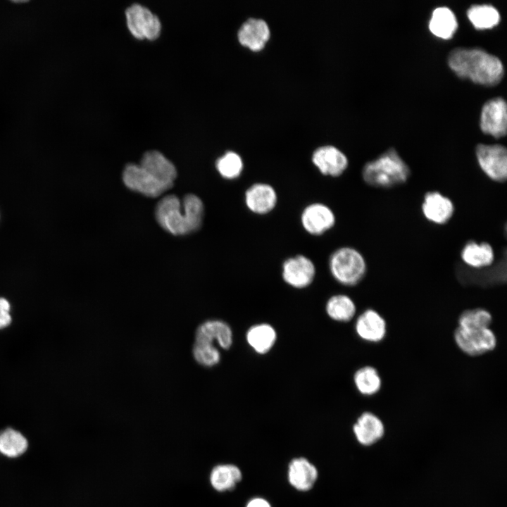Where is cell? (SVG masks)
<instances>
[{
  "label": "cell",
  "mask_w": 507,
  "mask_h": 507,
  "mask_svg": "<svg viewBox=\"0 0 507 507\" xmlns=\"http://www.w3.org/2000/svg\"><path fill=\"white\" fill-rule=\"evenodd\" d=\"M204 204L199 197L188 194L182 201L175 195L163 197L155 211L158 224L173 235H184L197 230L202 224Z\"/></svg>",
  "instance_id": "1"
},
{
  "label": "cell",
  "mask_w": 507,
  "mask_h": 507,
  "mask_svg": "<svg viewBox=\"0 0 507 507\" xmlns=\"http://www.w3.org/2000/svg\"><path fill=\"white\" fill-rule=\"evenodd\" d=\"M448 63L460 77L484 85L498 84L503 75L500 59L480 48H455L449 53Z\"/></svg>",
  "instance_id": "2"
},
{
  "label": "cell",
  "mask_w": 507,
  "mask_h": 507,
  "mask_svg": "<svg viewBox=\"0 0 507 507\" xmlns=\"http://www.w3.org/2000/svg\"><path fill=\"white\" fill-rule=\"evenodd\" d=\"M361 175L370 186L390 188L405 183L411 175V170L397 151L390 148L367 162L363 167Z\"/></svg>",
  "instance_id": "3"
},
{
  "label": "cell",
  "mask_w": 507,
  "mask_h": 507,
  "mask_svg": "<svg viewBox=\"0 0 507 507\" xmlns=\"http://www.w3.org/2000/svg\"><path fill=\"white\" fill-rule=\"evenodd\" d=\"M328 267L333 278L348 287L358 284L367 273L365 258L351 246H342L334 250L329 257Z\"/></svg>",
  "instance_id": "4"
},
{
  "label": "cell",
  "mask_w": 507,
  "mask_h": 507,
  "mask_svg": "<svg viewBox=\"0 0 507 507\" xmlns=\"http://www.w3.org/2000/svg\"><path fill=\"white\" fill-rule=\"evenodd\" d=\"M477 163L490 180L502 183L507 179V150L501 144H479L475 149Z\"/></svg>",
  "instance_id": "5"
},
{
  "label": "cell",
  "mask_w": 507,
  "mask_h": 507,
  "mask_svg": "<svg viewBox=\"0 0 507 507\" xmlns=\"http://www.w3.org/2000/svg\"><path fill=\"white\" fill-rule=\"evenodd\" d=\"M457 346L465 354L480 356L494 350L496 337L490 327L466 329L457 327L453 333Z\"/></svg>",
  "instance_id": "6"
},
{
  "label": "cell",
  "mask_w": 507,
  "mask_h": 507,
  "mask_svg": "<svg viewBox=\"0 0 507 507\" xmlns=\"http://www.w3.org/2000/svg\"><path fill=\"white\" fill-rule=\"evenodd\" d=\"M123 180L125 186L131 190L149 197H157L173 187L139 164H127L123 171Z\"/></svg>",
  "instance_id": "7"
},
{
  "label": "cell",
  "mask_w": 507,
  "mask_h": 507,
  "mask_svg": "<svg viewBox=\"0 0 507 507\" xmlns=\"http://www.w3.org/2000/svg\"><path fill=\"white\" fill-rule=\"evenodd\" d=\"M125 14L127 27L134 37L154 39L159 35L160 20L148 8L134 4L126 9Z\"/></svg>",
  "instance_id": "8"
},
{
  "label": "cell",
  "mask_w": 507,
  "mask_h": 507,
  "mask_svg": "<svg viewBox=\"0 0 507 507\" xmlns=\"http://www.w3.org/2000/svg\"><path fill=\"white\" fill-rule=\"evenodd\" d=\"M315 274L316 268L313 261L302 254L287 258L282 263V279L294 288L308 287L313 282Z\"/></svg>",
  "instance_id": "9"
},
{
  "label": "cell",
  "mask_w": 507,
  "mask_h": 507,
  "mask_svg": "<svg viewBox=\"0 0 507 507\" xmlns=\"http://www.w3.org/2000/svg\"><path fill=\"white\" fill-rule=\"evenodd\" d=\"M300 220L306 232L313 236H319L334 227L336 217L328 206L320 202H314L303 209Z\"/></svg>",
  "instance_id": "10"
},
{
  "label": "cell",
  "mask_w": 507,
  "mask_h": 507,
  "mask_svg": "<svg viewBox=\"0 0 507 507\" xmlns=\"http://www.w3.org/2000/svg\"><path fill=\"white\" fill-rule=\"evenodd\" d=\"M482 131L495 138H501L506 134L507 106L501 97L487 101L483 106L480 115Z\"/></svg>",
  "instance_id": "11"
},
{
  "label": "cell",
  "mask_w": 507,
  "mask_h": 507,
  "mask_svg": "<svg viewBox=\"0 0 507 507\" xmlns=\"http://www.w3.org/2000/svg\"><path fill=\"white\" fill-rule=\"evenodd\" d=\"M311 160L321 174L332 177L342 175L349 165L346 156L332 145L317 148L312 154Z\"/></svg>",
  "instance_id": "12"
},
{
  "label": "cell",
  "mask_w": 507,
  "mask_h": 507,
  "mask_svg": "<svg viewBox=\"0 0 507 507\" xmlns=\"http://www.w3.org/2000/svg\"><path fill=\"white\" fill-rule=\"evenodd\" d=\"M421 210L428 221L436 225H444L451 219L455 207L448 196L438 191H430L424 195Z\"/></svg>",
  "instance_id": "13"
},
{
  "label": "cell",
  "mask_w": 507,
  "mask_h": 507,
  "mask_svg": "<svg viewBox=\"0 0 507 507\" xmlns=\"http://www.w3.org/2000/svg\"><path fill=\"white\" fill-rule=\"evenodd\" d=\"M244 203L253 213L265 215L271 212L277 203V194L275 188L265 182L251 184L245 191Z\"/></svg>",
  "instance_id": "14"
},
{
  "label": "cell",
  "mask_w": 507,
  "mask_h": 507,
  "mask_svg": "<svg viewBox=\"0 0 507 507\" xmlns=\"http://www.w3.org/2000/svg\"><path fill=\"white\" fill-rule=\"evenodd\" d=\"M355 330L363 340L377 343L383 340L387 334L384 318L375 310L367 309L356 319Z\"/></svg>",
  "instance_id": "15"
},
{
  "label": "cell",
  "mask_w": 507,
  "mask_h": 507,
  "mask_svg": "<svg viewBox=\"0 0 507 507\" xmlns=\"http://www.w3.org/2000/svg\"><path fill=\"white\" fill-rule=\"evenodd\" d=\"M196 342L213 344L215 341L223 349L231 347L233 341L230 326L220 320H208L201 323L196 332Z\"/></svg>",
  "instance_id": "16"
},
{
  "label": "cell",
  "mask_w": 507,
  "mask_h": 507,
  "mask_svg": "<svg viewBox=\"0 0 507 507\" xmlns=\"http://www.w3.org/2000/svg\"><path fill=\"white\" fill-rule=\"evenodd\" d=\"M270 28L261 18H250L245 20L238 30L239 42L253 51L263 48L270 37Z\"/></svg>",
  "instance_id": "17"
},
{
  "label": "cell",
  "mask_w": 507,
  "mask_h": 507,
  "mask_svg": "<svg viewBox=\"0 0 507 507\" xmlns=\"http://www.w3.org/2000/svg\"><path fill=\"white\" fill-rule=\"evenodd\" d=\"M384 430L382 420L368 411L363 413L353 426V432L357 441L364 446H371L377 443L384 436Z\"/></svg>",
  "instance_id": "18"
},
{
  "label": "cell",
  "mask_w": 507,
  "mask_h": 507,
  "mask_svg": "<svg viewBox=\"0 0 507 507\" xmlns=\"http://www.w3.org/2000/svg\"><path fill=\"white\" fill-rule=\"evenodd\" d=\"M318 478L315 466L306 458H294L288 468V480L290 484L299 491L310 490Z\"/></svg>",
  "instance_id": "19"
},
{
  "label": "cell",
  "mask_w": 507,
  "mask_h": 507,
  "mask_svg": "<svg viewBox=\"0 0 507 507\" xmlns=\"http://www.w3.org/2000/svg\"><path fill=\"white\" fill-rule=\"evenodd\" d=\"M461 258L468 266L475 269H482L493 264L495 252L492 246L488 242L470 240L462 248Z\"/></svg>",
  "instance_id": "20"
},
{
  "label": "cell",
  "mask_w": 507,
  "mask_h": 507,
  "mask_svg": "<svg viewBox=\"0 0 507 507\" xmlns=\"http://www.w3.org/2000/svg\"><path fill=\"white\" fill-rule=\"evenodd\" d=\"M164 182L173 185L177 171L173 163L158 151H146L139 164Z\"/></svg>",
  "instance_id": "21"
},
{
  "label": "cell",
  "mask_w": 507,
  "mask_h": 507,
  "mask_svg": "<svg viewBox=\"0 0 507 507\" xmlns=\"http://www.w3.org/2000/svg\"><path fill=\"white\" fill-rule=\"evenodd\" d=\"M249 346L258 354L269 352L277 340L275 328L268 323H258L250 327L246 333Z\"/></svg>",
  "instance_id": "22"
},
{
  "label": "cell",
  "mask_w": 507,
  "mask_h": 507,
  "mask_svg": "<svg viewBox=\"0 0 507 507\" xmlns=\"http://www.w3.org/2000/svg\"><path fill=\"white\" fill-rule=\"evenodd\" d=\"M240 469L232 464H219L213 468L209 475L211 486L218 492L233 489L242 480Z\"/></svg>",
  "instance_id": "23"
},
{
  "label": "cell",
  "mask_w": 507,
  "mask_h": 507,
  "mask_svg": "<svg viewBox=\"0 0 507 507\" xmlns=\"http://www.w3.org/2000/svg\"><path fill=\"white\" fill-rule=\"evenodd\" d=\"M458 23L453 11L447 7L435 8L429 23L431 32L440 38L449 39L457 30Z\"/></svg>",
  "instance_id": "24"
},
{
  "label": "cell",
  "mask_w": 507,
  "mask_h": 507,
  "mask_svg": "<svg viewBox=\"0 0 507 507\" xmlns=\"http://www.w3.org/2000/svg\"><path fill=\"white\" fill-rule=\"evenodd\" d=\"M327 315L333 320L349 322L355 316L356 307L354 301L347 295L339 294L332 296L325 306Z\"/></svg>",
  "instance_id": "25"
},
{
  "label": "cell",
  "mask_w": 507,
  "mask_h": 507,
  "mask_svg": "<svg viewBox=\"0 0 507 507\" xmlns=\"http://www.w3.org/2000/svg\"><path fill=\"white\" fill-rule=\"evenodd\" d=\"M28 442L19 431L8 427L0 432V453L8 458H17L26 452Z\"/></svg>",
  "instance_id": "26"
},
{
  "label": "cell",
  "mask_w": 507,
  "mask_h": 507,
  "mask_svg": "<svg viewBox=\"0 0 507 507\" xmlns=\"http://www.w3.org/2000/svg\"><path fill=\"white\" fill-rule=\"evenodd\" d=\"M353 382L358 392L365 396L377 394L382 387V379L373 366L365 365L358 369L353 375Z\"/></svg>",
  "instance_id": "27"
},
{
  "label": "cell",
  "mask_w": 507,
  "mask_h": 507,
  "mask_svg": "<svg viewBox=\"0 0 507 507\" xmlns=\"http://www.w3.org/2000/svg\"><path fill=\"white\" fill-rule=\"evenodd\" d=\"M467 15L472 25L479 30L492 28L500 20L496 8L488 4L472 5L468 8Z\"/></svg>",
  "instance_id": "28"
},
{
  "label": "cell",
  "mask_w": 507,
  "mask_h": 507,
  "mask_svg": "<svg viewBox=\"0 0 507 507\" xmlns=\"http://www.w3.org/2000/svg\"><path fill=\"white\" fill-rule=\"evenodd\" d=\"M215 167L223 178L234 180L241 175L244 169V163L237 153L230 151L218 158Z\"/></svg>",
  "instance_id": "29"
},
{
  "label": "cell",
  "mask_w": 507,
  "mask_h": 507,
  "mask_svg": "<svg viewBox=\"0 0 507 507\" xmlns=\"http://www.w3.org/2000/svg\"><path fill=\"white\" fill-rule=\"evenodd\" d=\"M492 315L487 309L477 308L463 311L458 320V327L466 329L489 327Z\"/></svg>",
  "instance_id": "30"
},
{
  "label": "cell",
  "mask_w": 507,
  "mask_h": 507,
  "mask_svg": "<svg viewBox=\"0 0 507 507\" xmlns=\"http://www.w3.org/2000/svg\"><path fill=\"white\" fill-rule=\"evenodd\" d=\"M192 353L195 361L205 367H213L220 361V351L211 344L195 342Z\"/></svg>",
  "instance_id": "31"
},
{
  "label": "cell",
  "mask_w": 507,
  "mask_h": 507,
  "mask_svg": "<svg viewBox=\"0 0 507 507\" xmlns=\"http://www.w3.org/2000/svg\"><path fill=\"white\" fill-rule=\"evenodd\" d=\"M10 311L9 302L6 299L0 297V329L7 327L11 323Z\"/></svg>",
  "instance_id": "32"
},
{
  "label": "cell",
  "mask_w": 507,
  "mask_h": 507,
  "mask_svg": "<svg viewBox=\"0 0 507 507\" xmlns=\"http://www.w3.org/2000/svg\"><path fill=\"white\" fill-rule=\"evenodd\" d=\"M246 507H271L265 499L256 497L249 501Z\"/></svg>",
  "instance_id": "33"
}]
</instances>
